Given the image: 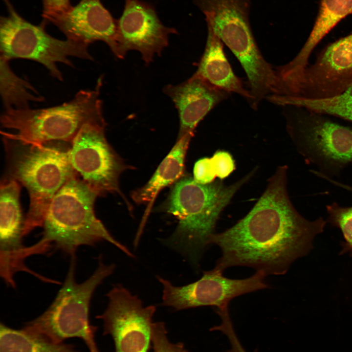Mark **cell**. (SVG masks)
I'll list each match as a JSON object with an SVG mask.
<instances>
[{
  "label": "cell",
  "instance_id": "cell-1",
  "mask_svg": "<svg viewBox=\"0 0 352 352\" xmlns=\"http://www.w3.org/2000/svg\"><path fill=\"white\" fill-rule=\"evenodd\" d=\"M287 167L280 166L248 213L225 231L215 233L211 244L221 255L216 267L253 268L268 275H283L291 264L313 248L315 237L324 231L322 218L308 220L297 211L287 190Z\"/></svg>",
  "mask_w": 352,
  "mask_h": 352
},
{
  "label": "cell",
  "instance_id": "cell-2",
  "mask_svg": "<svg viewBox=\"0 0 352 352\" xmlns=\"http://www.w3.org/2000/svg\"><path fill=\"white\" fill-rule=\"evenodd\" d=\"M254 172L229 185L220 180L201 184L188 176L177 180L161 207L178 220L176 229L166 243L182 253L192 264L198 265L211 244L221 213Z\"/></svg>",
  "mask_w": 352,
  "mask_h": 352
},
{
  "label": "cell",
  "instance_id": "cell-3",
  "mask_svg": "<svg viewBox=\"0 0 352 352\" xmlns=\"http://www.w3.org/2000/svg\"><path fill=\"white\" fill-rule=\"evenodd\" d=\"M2 134L7 159L3 179L22 184L29 195V208L23 229L25 236L35 228L43 227L54 196L78 175L70 161V146L65 145L68 143H27Z\"/></svg>",
  "mask_w": 352,
  "mask_h": 352
},
{
  "label": "cell",
  "instance_id": "cell-4",
  "mask_svg": "<svg viewBox=\"0 0 352 352\" xmlns=\"http://www.w3.org/2000/svg\"><path fill=\"white\" fill-rule=\"evenodd\" d=\"M97 196L78 176L68 180L49 204L43 225V237L34 244L37 254H45L53 247L72 257L82 245L93 246L107 241L133 257L96 217L94 205Z\"/></svg>",
  "mask_w": 352,
  "mask_h": 352
},
{
  "label": "cell",
  "instance_id": "cell-5",
  "mask_svg": "<svg viewBox=\"0 0 352 352\" xmlns=\"http://www.w3.org/2000/svg\"><path fill=\"white\" fill-rule=\"evenodd\" d=\"M100 78L94 89L81 90L70 101L39 109H6L0 117L2 127L14 133L3 132L20 141L32 143L63 141L70 143L88 124H106L102 112Z\"/></svg>",
  "mask_w": 352,
  "mask_h": 352
},
{
  "label": "cell",
  "instance_id": "cell-6",
  "mask_svg": "<svg viewBox=\"0 0 352 352\" xmlns=\"http://www.w3.org/2000/svg\"><path fill=\"white\" fill-rule=\"evenodd\" d=\"M71 258L64 283L52 303L23 328L57 343L70 338H79L90 352H99L94 338L96 329L89 321L90 304L95 290L113 273L115 265L106 264L100 258L94 272L85 281L78 283L75 277L76 257Z\"/></svg>",
  "mask_w": 352,
  "mask_h": 352
},
{
  "label": "cell",
  "instance_id": "cell-7",
  "mask_svg": "<svg viewBox=\"0 0 352 352\" xmlns=\"http://www.w3.org/2000/svg\"><path fill=\"white\" fill-rule=\"evenodd\" d=\"M286 129L298 153L329 177L352 163V129L305 107L282 106Z\"/></svg>",
  "mask_w": 352,
  "mask_h": 352
},
{
  "label": "cell",
  "instance_id": "cell-8",
  "mask_svg": "<svg viewBox=\"0 0 352 352\" xmlns=\"http://www.w3.org/2000/svg\"><path fill=\"white\" fill-rule=\"evenodd\" d=\"M7 10L0 19V58L33 60L42 64L60 81L62 73L57 64L73 66L69 57L93 60L88 45L68 39L61 40L47 33L43 25L26 21L15 9L9 0H3Z\"/></svg>",
  "mask_w": 352,
  "mask_h": 352
},
{
  "label": "cell",
  "instance_id": "cell-9",
  "mask_svg": "<svg viewBox=\"0 0 352 352\" xmlns=\"http://www.w3.org/2000/svg\"><path fill=\"white\" fill-rule=\"evenodd\" d=\"M352 86V33L328 44L286 86L285 96L333 98Z\"/></svg>",
  "mask_w": 352,
  "mask_h": 352
},
{
  "label": "cell",
  "instance_id": "cell-10",
  "mask_svg": "<svg viewBox=\"0 0 352 352\" xmlns=\"http://www.w3.org/2000/svg\"><path fill=\"white\" fill-rule=\"evenodd\" d=\"M105 126H84L69 149L70 161L77 174L98 196L120 193L119 177L128 168L108 143Z\"/></svg>",
  "mask_w": 352,
  "mask_h": 352
},
{
  "label": "cell",
  "instance_id": "cell-11",
  "mask_svg": "<svg viewBox=\"0 0 352 352\" xmlns=\"http://www.w3.org/2000/svg\"><path fill=\"white\" fill-rule=\"evenodd\" d=\"M223 272L214 267L204 271L199 280L180 286L157 276L163 287V305L176 310L203 306L221 309L228 307L229 302L237 297L269 287L265 281L266 275L261 271L243 279L228 278Z\"/></svg>",
  "mask_w": 352,
  "mask_h": 352
},
{
  "label": "cell",
  "instance_id": "cell-12",
  "mask_svg": "<svg viewBox=\"0 0 352 352\" xmlns=\"http://www.w3.org/2000/svg\"><path fill=\"white\" fill-rule=\"evenodd\" d=\"M106 296L108 306L96 318L103 321L104 334L112 337L115 352H148L155 307H144L137 296L119 284Z\"/></svg>",
  "mask_w": 352,
  "mask_h": 352
},
{
  "label": "cell",
  "instance_id": "cell-13",
  "mask_svg": "<svg viewBox=\"0 0 352 352\" xmlns=\"http://www.w3.org/2000/svg\"><path fill=\"white\" fill-rule=\"evenodd\" d=\"M117 21V57L123 58L128 51L136 50L147 65L168 45L169 36L177 33L162 23L153 5L142 0H125Z\"/></svg>",
  "mask_w": 352,
  "mask_h": 352
},
{
  "label": "cell",
  "instance_id": "cell-14",
  "mask_svg": "<svg viewBox=\"0 0 352 352\" xmlns=\"http://www.w3.org/2000/svg\"><path fill=\"white\" fill-rule=\"evenodd\" d=\"M203 13L207 25L240 62L254 59L260 49L249 21L250 0H193Z\"/></svg>",
  "mask_w": 352,
  "mask_h": 352
},
{
  "label": "cell",
  "instance_id": "cell-15",
  "mask_svg": "<svg viewBox=\"0 0 352 352\" xmlns=\"http://www.w3.org/2000/svg\"><path fill=\"white\" fill-rule=\"evenodd\" d=\"M67 39L89 45L102 41L117 57V21L100 0H81L67 12L49 19Z\"/></svg>",
  "mask_w": 352,
  "mask_h": 352
},
{
  "label": "cell",
  "instance_id": "cell-16",
  "mask_svg": "<svg viewBox=\"0 0 352 352\" xmlns=\"http://www.w3.org/2000/svg\"><path fill=\"white\" fill-rule=\"evenodd\" d=\"M164 91L171 98L178 112L180 127L177 138L194 133L199 122L229 94L195 73L184 82L165 87Z\"/></svg>",
  "mask_w": 352,
  "mask_h": 352
},
{
  "label": "cell",
  "instance_id": "cell-17",
  "mask_svg": "<svg viewBox=\"0 0 352 352\" xmlns=\"http://www.w3.org/2000/svg\"><path fill=\"white\" fill-rule=\"evenodd\" d=\"M207 27L205 48L195 73L216 88L239 94L250 102V92L233 72L224 54L223 43L211 27Z\"/></svg>",
  "mask_w": 352,
  "mask_h": 352
},
{
  "label": "cell",
  "instance_id": "cell-18",
  "mask_svg": "<svg viewBox=\"0 0 352 352\" xmlns=\"http://www.w3.org/2000/svg\"><path fill=\"white\" fill-rule=\"evenodd\" d=\"M352 13V0H321L314 24L304 45L292 60L279 67L282 76L292 77L305 67L316 46L341 20Z\"/></svg>",
  "mask_w": 352,
  "mask_h": 352
},
{
  "label": "cell",
  "instance_id": "cell-19",
  "mask_svg": "<svg viewBox=\"0 0 352 352\" xmlns=\"http://www.w3.org/2000/svg\"><path fill=\"white\" fill-rule=\"evenodd\" d=\"M193 135L188 133L177 138L176 143L150 180L133 192L132 196L135 202L152 203L163 188L179 179L183 173L186 152Z\"/></svg>",
  "mask_w": 352,
  "mask_h": 352
},
{
  "label": "cell",
  "instance_id": "cell-20",
  "mask_svg": "<svg viewBox=\"0 0 352 352\" xmlns=\"http://www.w3.org/2000/svg\"><path fill=\"white\" fill-rule=\"evenodd\" d=\"M0 352H80L73 345L51 341L23 328L0 325Z\"/></svg>",
  "mask_w": 352,
  "mask_h": 352
},
{
  "label": "cell",
  "instance_id": "cell-21",
  "mask_svg": "<svg viewBox=\"0 0 352 352\" xmlns=\"http://www.w3.org/2000/svg\"><path fill=\"white\" fill-rule=\"evenodd\" d=\"M8 62L0 58V91L5 110L28 108L29 101H43V97L30 93V90H36L28 82L13 72Z\"/></svg>",
  "mask_w": 352,
  "mask_h": 352
},
{
  "label": "cell",
  "instance_id": "cell-22",
  "mask_svg": "<svg viewBox=\"0 0 352 352\" xmlns=\"http://www.w3.org/2000/svg\"><path fill=\"white\" fill-rule=\"evenodd\" d=\"M282 103L284 105L305 107L352 122V86L343 93L333 98L309 100L287 96L282 98Z\"/></svg>",
  "mask_w": 352,
  "mask_h": 352
},
{
  "label": "cell",
  "instance_id": "cell-23",
  "mask_svg": "<svg viewBox=\"0 0 352 352\" xmlns=\"http://www.w3.org/2000/svg\"><path fill=\"white\" fill-rule=\"evenodd\" d=\"M235 169V164L230 153L218 151L211 157L198 160L193 169V178L201 184H208L216 177L222 179L228 176Z\"/></svg>",
  "mask_w": 352,
  "mask_h": 352
},
{
  "label": "cell",
  "instance_id": "cell-24",
  "mask_svg": "<svg viewBox=\"0 0 352 352\" xmlns=\"http://www.w3.org/2000/svg\"><path fill=\"white\" fill-rule=\"evenodd\" d=\"M328 221L342 232L344 241L341 254H352V206L344 207L334 202L326 206Z\"/></svg>",
  "mask_w": 352,
  "mask_h": 352
},
{
  "label": "cell",
  "instance_id": "cell-25",
  "mask_svg": "<svg viewBox=\"0 0 352 352\" xmlns=\"http://www.w3.org/2000/svg\"><path fill=\"white\" fill-rule=\"evenodd\" d=\"M167 332L163 323L154 322L152 332L154 352H187L183 344L171 343L167 337Z\"/></svg>",
  "mask_w": 352,
  "mask_h": 352
},
{
  "label": "cell",
  "instance_id": "cell-26",
  "mask_svg": "<svg viewBox=\"0 0 352 352\" xmlns=\"http://www.w3.org/2000/svg\"><path fill=\"white\" fill-rule=\"evenodd\" d=\"M220 317V324L213 327L211 330L220 331L226 336L231 346L230 352H246L235 332L229 313H223Z\"/></svg>",
  "mask_w": 352,
  "mask_h": 352
},
{
  "label": "cell",
  "instance_id": "cell-27",
  "mask_svg": "<svg viewBox=\"0 0 352 352\" xmlns=\"http://www.w3.org/2000/svg\"><path fill=\"white\" fill-rule=\"evenodd\" d=\"M44 21L68 11L72 6L70 0H42Z\"/></svg>",
  "mask_w": 352,
  "mask_h": 352
},
{
  "label": "cell",
  "instance_id": "cell-28",
  "mask_svg": "<svg viewBox=\"0 0 352 352\" xmlns=\"http://www.w3.org/2000/svg\"><path fill=\"white\" fill-rule=\"evenodd\" d=\"M350 190L351 192H352V187H351L350 188Z\"/></svg>",
  "mask_w": 352,
  "mask_h": 352
},
{
  "label": "cell",
  "instance_id": "cell-29",
  "mask_svg": "<svg viewBox=\"0 0 352 352\" xmlns=\"http://www.w3.org/2000/svg\"></svg>",
  "mask_w": 352,
  "mask_h": 352
}]
</instances>
